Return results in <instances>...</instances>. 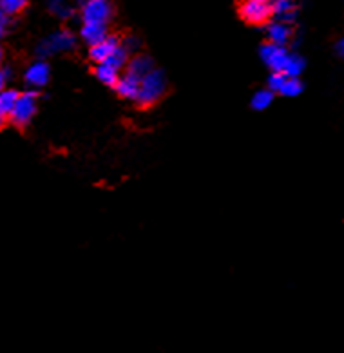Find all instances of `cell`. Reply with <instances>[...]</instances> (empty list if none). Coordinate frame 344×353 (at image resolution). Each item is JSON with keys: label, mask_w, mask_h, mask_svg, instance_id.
I'll return each mask as SVG.
<instances>
[{"label": "cell", "mask_w": 344, "mask_h": 353, "mask_svg": "<svg viewBox=\"0 0 344 353\" xmlns=\"http://www.w3.org/2000/svg\"><path fill=\"white\" fill-rule=\"evenodd\" d=\"M74 48H77V37H74L73 31L59 30L40 40L39 46H37V57H39V60H45L53 54L73 51Z\"/></svg>", "instance_id": "obj_2"}, {"label": "cell", "mask_w": 344, "mask_h": 353, "mask_svg": "<svg viewBox=\"0 0 344 353\" xmlns=\"http://www.w3.org/2000/svg\"><path fill=\"white\" fill-rule=\"evenodd\" d=\"M138 89H140V80L127 73L120 74V80L114 85L118 97L123 98V100H131V102H134L136 97H138Z\"/></svg>", "instance_id": "obj_13"}, {"label": "cell", "mask_w": 344, "mask_h": 353, "mask_svg": "<svg viewBox=\"0 0 344 353\" xmlns=\"http://www.w3.org/2000/svg\"><path fill=\"white\" fill-rule=\"evenodd\" d=\"M156 65H154V60L150 59L149 54L145 53H138V54H132L131 59H129V63H127L125 68V73L131 74V77L138 78L141 80L143 77L150 73V71H154Z\"/></svg>", "instance_id": "obj_10"}, {"label": "cell", "mask_w": 344, "mask_h": 353, "mask_svg": "<svg viewBox=\"0 0 344 353\" xmlns=\"http://www.w3.org/2000/svg\"><path fill=\"white\" fill-rule=\"evenodd\" d=\"M118 46H120V37H117V34H109V37H107L105 40H102L100 44L89 48V60H91L94 65H98V63H105L107 60H109V57L117 51Z\"/></svg>", "instance_id": "obj_9"}, {"label": "cell", "mask_w": 344, "mask_h": 353, "mask_svg": "<svg viewBox=\"0 0 344 353\" xmlns=\"http://www.w3.org/2000/svg\"><path fill=\"white\" fill-rule=\"evenodd\" d=\"M335 51H337V54H339L341 59L344 60V37H341V39L337 40V44H335Z\"/></svg>", "instance_id": "obj_26"}, {"label": "cell", "mask_w": 344, "mask_h": 353, "mask_svg": "<svg viewBox=\"0 0 344 353\" xmlns=\"http://www.w3.org/2000/svg\"><path fill=\"white\" fill-rule=\"evenodd\" d=\"M306 68V62L303 57H299L297 53H290L288 57V62H286V68H285V77L286 78H301L303 71Z\"/></svg>", "instance_id": "obj_16"}, {"label": "cell", "mask_w": 344, "mask_h": 353, "mask_svg": "<svg viewBox=\"0 0 344 353\" xmlns=\"http://www.w3.org/2000/svg\"><path fill=\"white\" fill-rule=\"evenodd\" d=\"M2 62H4V49L0 46V68H2Z\"/></svg>", "instance_id": "obj_27"}, {"label": "cell", "mask_w": 344, "mask_h": 353, "mask_svg": "<svg viewBox=\"0 0 344 353\" xmlns=\"http://www.w3.org/2000/svg\"><path fill=\"white\" fill-rule=\"evenodd\" d=\"M49 78H51V68L45 60H37L26 69L24 82L31 88V91L42 89L48 85Z\"/></svg>", "instance_id": "obj_7"}, {"label": "cell", "mask_w": 344, "mask_h": 353, "mask_svg": "<svg viewBox=\"0 0 344 353\" xmlns=\"http://www.w3.org/2000/svg\"><path fill=\"white\" fill-rule=\"evenodd\" d=\"M241 20L250 26H267L272 20V2L268 0H245L238 6Z\"/></svg>", "instance_id": "obj_4"}, {"label": "cell", "mask_w": 344, "mask_h": 353, "mask_svg": "<svg viewBox=\"0 0 344 353\" xmlns=\"http://www.w3.org/2000/svg\"><path fill=\"white\" fill-rule=\"evenodd\" d=\"M274 98H276V94L268 91V89H259L252 94L250 105H252L254 111H265L274 103Z\"/></svg>", "instance_id": "obj_17"}, {"label": "cell", "mask_w": 344, "mask_h": 353, "mask_svg": "<svg viewBox=\"0 0 344 353\" xmlns=\"http://www.w3.org/2000/svg\"><path fill=\"white\" fill-rule=\"evenodd\" d=\"M20 91L17 89H8L6 88L4 91H0V118H4L8 120L13 111V107H15L17 100H19Z\"/></svg>", "instance_id": "obj_15"}, {"label": "cell", "mask_w": 344, "mask_h": 353, "mask_svg": "<svg viewBox=\"0 0 344 353\" xmlns=\"http://www.w3.org/2000/svg\"><path fill=\"white\" fill-rule=\"evenodd\" d=\"M303 89H305V85H303V82H301V78H286L285 85H283L279 94L286 98H296L303 92Z\"/></svg>", "instance_id": "obj_20"}, {"label": "cell", "mask_w": 344, "mask_h": 353, "mask_svg": "<svg viewBox=\"0 0 344 353\" xmlns=\"http://www.w3.org/2000/svg\"><path fill=\"white\" fill-rule=\"evenodd\" d=\"M10 26H11V19L10 17H6L2 11H0V39L8 34L10 31Z\"/></svg>", "instance_id": "obj_24"}, {"label": "cell", "mask_w": 344, "mask_h": 353, "mask_svg": "<svg viewBox=\"0 0 344 353\" xmlns=\"http://www.w3.org/2000/svg\"><path fill=\"white\" fill-rule=\"evenodd\" d=\"M26 8H28V2H26V0H0V11H2L6 17H10V19L20 15Z\"/></svg>", "instance_id": "obj_18"}, {"label": "cell", "mask_w": 344, "mask_h": 353, "mask_svg": "<svg viewBox=\"0 0 344 353\" xmlns=\"http://www.w3.org/2000/svg\"><path fill=\"white\" fill-rule=\"evenodd\" d=\"M286 82V77L281 73H270L268 74V80H267V89L274 94H279Z\"/></svg>", "instance_id": "obj_23"}, {"label": "cell", "mask_w": 344, "mask_h": 353, "mask_svg": "<svg viewBox=\"0 0 344 353\" xmlns=\"http://www.w3.org/2000/svg\"><path fill=\"white\" fill-rule=\"evenodd\" d=\"M11 78V69L8 68H0V91H4L6 83Z\"/></svg>", "instance_id": "obj_25"}, {"label": "cell", "mask_w": 344, "mask_h": 353, "mask_svg": "<svg viewBox=\"0 0 344 353\" xmlns=\"http://www.w3.org/2000/svg\"><path fill=\"white\" fill-rule=\"evenodd\" d=\"M265 28H267L268 44L279 46V48H286L290 44L292 37H294V28L290 24L279 22V20H270Z\"/></svg>", "instance_id": "obj_8"}, {"label": "cell", "mask_w": 344, "mask_h": 353, "mask_svg": "<svg viewBox=\"0 0 344 353\" xmlns=\"http://www.w3.org/2000/svg\"><path fill=\"white\" fill-rule=\"evenodd\" d=\"M109 37V26L103 24H92V22H82L80 26V39L92 48V46L100 44L102 40Z\"/></svg>", "instance_id": "obj_11"}, {"label": "cell", "mask_w": 344, "mask_h": 353, "mask_svg": "<svg viewBox=\"0 0 344 353\" xmlns=\"http://www.w3.org/2000/svg\"><path fill=\"white\" fill-rule=\"evenodd\" d=\"M165 92H167V78L161 69H154L140 80V89L134 103L138 107L154 105L165 97Z\"/></svg>", "instance_id": "obj_1"}, {"label": "cell", "mask_w": 344, "mask_h": 353, "mask_svg": "<svg viewBox=\"0 0 344 353\" xmlns=\"http://www.w3.org/2000/svg\"><path fill=\"white\" fill-rule=\"evenodd\" d=\"M48 8L49 11L60 20H71L74 17V8L68 6L65 2H59V0H57V2H51Z\"/></svg>", "instance_id": "obj_19"}, {"label": "cell", "mask_w": 344, "mask_h": 353, "mask_svg": "<svg viewBox=\"0 0 344 353\" xmlns=\"http://www.w3.org/2000/svg\"><path fill=\"white\" fill-rule=\"evenodd\" d=\"M259 57H261L263 63L270 69V73H285L286 62L290 57V51L286 48H279L274 44H263L259 49Z\"/></svg>", "instance_id": "obj_6"}, {"label": "cell", "mask_w": 344, "mask_h": 353, "mask_svg": "<svg viewBox=\"0 0 344 353\" xmlns=\"http://www.w3.org/2000/svg\"><path fill=\"white\" fill-rule=\"evenodd\" d=\"M297 17V6L290 0H276L272 2V19L285 22V24H294Z\"/></svg>", "instance_id": "obj_12"}, {"label": "cell", "mask_w": 344, "mask_h": 353, "mask_svg": "<svg viewBox=\"0 0 344 353\" xmlns=\"http://www.w3.org/2000/svg\"><path fill=\"white\" fill-rule=\"evenodd\" d=\"M120 44L121 48L125 49L127 53L131 54H138L141 49V39L140 37H136V34H127L123 39H120Z\"/></svg>", "instance_id": "obj_22"}, {"label": "cell", "mask_w": 344, "mask_h": 353, "mask_svg": "<svg viewBox=\"0 0 344 353\" xmlns=\"http://www.w3.org/2000/svg\"><path fill=\"white\" fill-rule=\"evenodd\" d=\"M129 59H131V54L127 53L125 49L121 48V44L118 46V49L114 51V53L109 57V60H107L105 63H109V65H112L114 69H118L120 71L121 68H127V63H129Z\"/></svg>", "instance_id": "obj_21"}, {"label": "cell", "mask_w": 344, "mask_h": 353, "mask_svg": "<svg viewBox=\"0 0 344 353\" xmlns=\"http://www.w3.org/2000/svg\"><path fill=\"white\" fill-rule=\"evenodd\" d=\"M6 121H8V120H4V118H0V131H2V129H4Z\"/></svg>", "instance_id": "obj_28"}, {"label": "cell", "mask_w": 344, "mask_h": 353, "mask_svg": "<svg viewBox=\"0 0 344 353\" xmlns=\"http://www.w3.org/2000/svg\"><path fill=\"white\" fill-rule=\"evenodd\" d=\"M114 17V6L107 0H88L80 6V20L109 26Z\"/></svg>", "instance_id": "obj_5"}, {"label": "cell", "mask_w": 344, "mask_h": 353, "mask_svg": "<svg viewBox=\"0 0 344 353\" xmlns=\"http://www.w3.org/2000/svg\"><path fill=\"white\" fill-rule=\"evenodd\" d=\"M94 77L103 85L114 89V85L120 80V71L112 68V65H109V63H98V65H94Z\"/></svg>", "instance_id": "obj_14"}, {"label": "cell", "mask_w": 344, "mask_h": 353, "mask_svg": "<svg viewBox=\"0 0 344 353\" xmlns=\"http://www.w3.org/2000/svg\"><path fill=\"white\" fill-rule=\"evenodd\" d=\"M39 100H40V92L39 91H28L20 92L19 100H17L15 107H13V111H11L10 121L11 125L19 127V129H24L31 123V120L37 114V109H39Z\"/></svg>", "instance_id": "obj_3"}]
</instances>
